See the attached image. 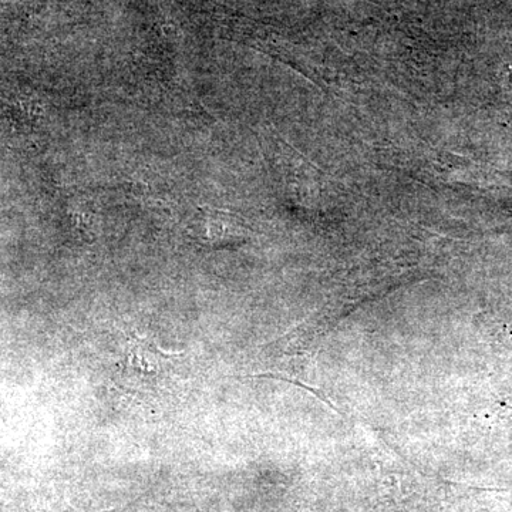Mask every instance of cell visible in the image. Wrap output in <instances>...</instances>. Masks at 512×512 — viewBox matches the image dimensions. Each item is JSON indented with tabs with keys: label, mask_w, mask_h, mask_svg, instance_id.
I'll return each mask as SVG.
<instances>
[{
	"label": "cell",
	"mask_w": 512,
	"mask_h": 512,
	"mask_svg": "<svg viewBox=\"0 0 512 512\" xmlns=\"http://www.w3.org/2000/svg\"><path fill=\"white\" fill-rule=\"evenodd\" d=\"M168 355L157 348L151 340L138 338L128 340L121 359V375L124 382L134 389L151 390L150 386L158 384L170 372L171 360Z\"/></svg>",
	"instance_id": "cell-1"
},
{
	"label": "cell",
	"mask_w": 512,
	"mask_h": 512,
	"mask_svg": "<svg viewBox=\"0 0 512 512\" xmlns=\"http://www.w3.org/2000/svg\"><path fill=\"white\" fill-rule=\"evenodd\" d=\"M124 512H160V510H153V508H136V510L124 511Z\"/></svg>",
	"instance_id": "cell-2"
}]
</instances>
